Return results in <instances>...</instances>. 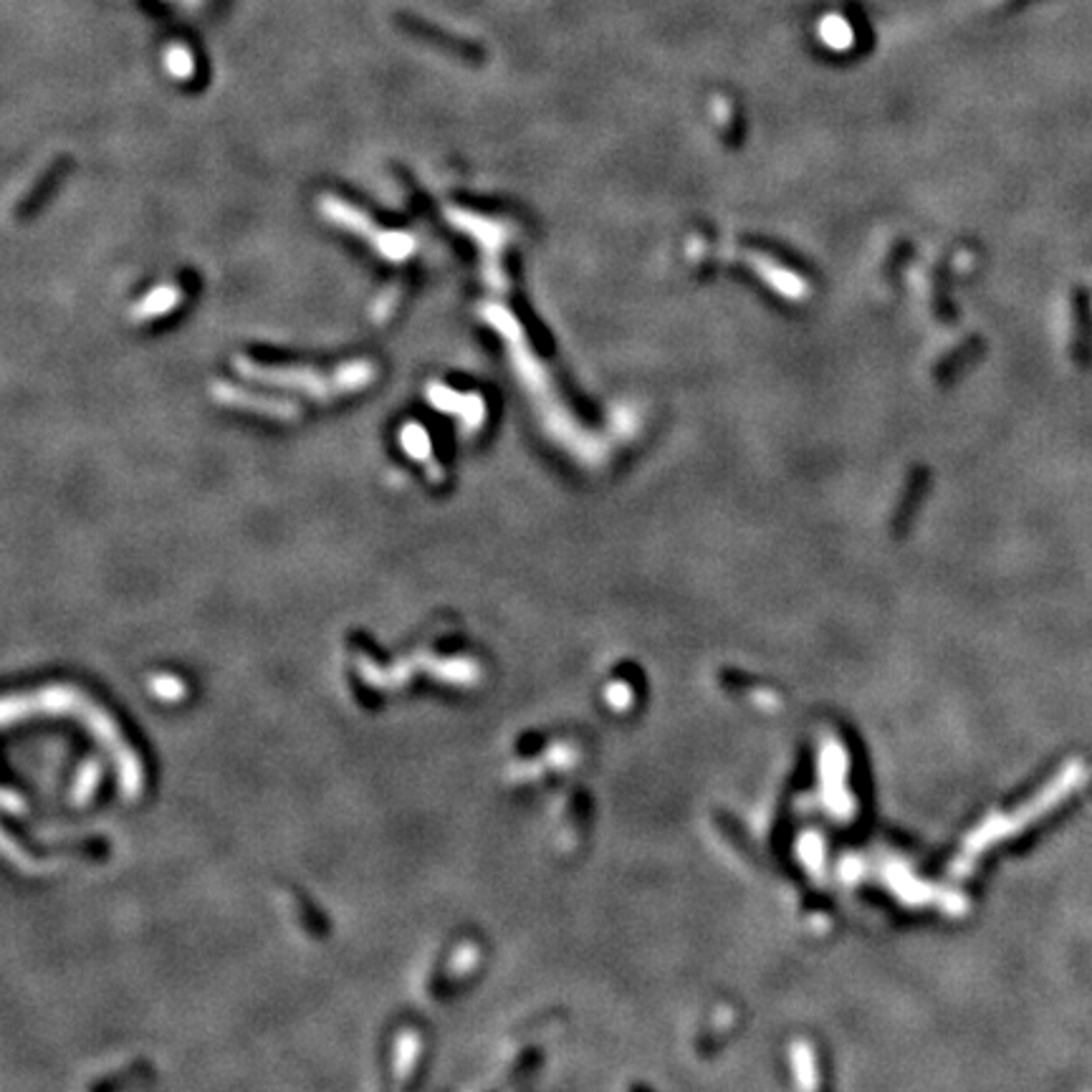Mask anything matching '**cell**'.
Returning a JSON list of instances; mask_svg holds the SVG:
<instances>
[{
	"mask_svg": "<svg viewBox=\"0 0 1092 1092\" xmlns=\"http://www.w3.org/2000/svg\"><path fill=\"white\" fill-rule=\"evenodd\" d=\"M402 26H405L410 33H415V36L425 38V41L440 46V49H448V51L458 53V56H468V53L473 51L471 46L465 44V41H460V38L448 36V33H443V30L433 29L430 23L418 21V18H410V15H405V18H402Z\"/></svg>",
	"mask_w": 1092,
	"mask_h": 1092,
	"instance_id": "obj_1",
	"label": "cell"
}]
</instances>
